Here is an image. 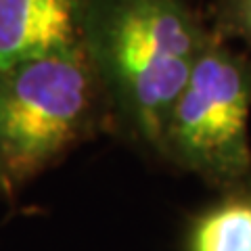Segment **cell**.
I'll return each mask as SVG.
<instances>
[{"label": "cell", "instance_id": "6da1fadb", "mask_svg": "<svg viewBox=\"0 0 251 251\" xmlns=\"http://www.w3.org/2000/svg\"><path fill=\"white\" fill-rule=\"evenodd\" d=\"M209 38L193 0H88L80 42L115 130L157 155L163 124Z\"/></svg>", "mask_w": 251, "mask_h": 251}, {"label": "cell", "instance_id": "7a4b0ae2", "mask_svg": "<svg viewBox=\"0 0 251 251\" xmlns=\"http://www.w3.org/2000/svg\"><path fill=\"white\" fill-rule=\"evenodd\" d=\"M105 130L113 111L80 40L0 67V195Z\"/></svg>", "mask_w": 251, "mask_h": 251}, {"label": "cell", "instance_id": "3957f363", "mask_svg": "<svg viewBox=\"0 0 251 251\" xmlns=\"http://www.w3.org/2000/svg\"><path fill=\"white\" fill-rule=\"evenodd\" d=\"M251 52L216 36L163 124L157 155L222 195L251 174Z\"/></svg>", "mask_w": 251, "mask_h": 251}, {"label": "cell", "instance_id": "277c9868", "mask_svg": "<svg viewBox=\"0 0 251 251\" xmlns=\"http://www.w3.org/2000/svg\"><path fill=\"white\" fill-rule=\"evenodd\" d=\"M88 0H0V67L80 40Z\"/></svg>", "mask_w": 251, "mask_h": 251}, {"label": "cell", "instance_id": "5b68a950", "mask_svg": "<svg viewBox=\"0 0 251 251\" xmlns=\"http://www.w3.org/2000/svg\"><path fill=\"white\" fill-rule=\"evenodd\" d=\"M188 251H251V197L224 195L199 214L188 234Z\"/></svg>", "mask_w": 251, "mask_h": 251}, {"label": "cell", "instance_id": "8992f818", "mask_svg": "<svg viewBox=\"0 0 251 251\" xmlns=\"http://www.w3.org/2000/svg\"><path fill=\"white\" fill-rule=\"evenodd\" d=\"M205 21L216 36L251 52V0H207Z\"/></svg>", "mask_w": 251, "mask_h": 251}, {"label": "cell", "instance_id": "52a82bcc", "mask_svg": "<svg viewBox=\"0 0 251 251\" xmlns=\"http://www.w3.org/2000/svg\"><path fill=\"white\" fill-rule=\"evenodd\" d=\"M237 193H243V195H247V197H251V174L247 176V180H245V184H243Z\"/></svg>", "mask_w": 251, "mask_h": 251}]
</instances>
